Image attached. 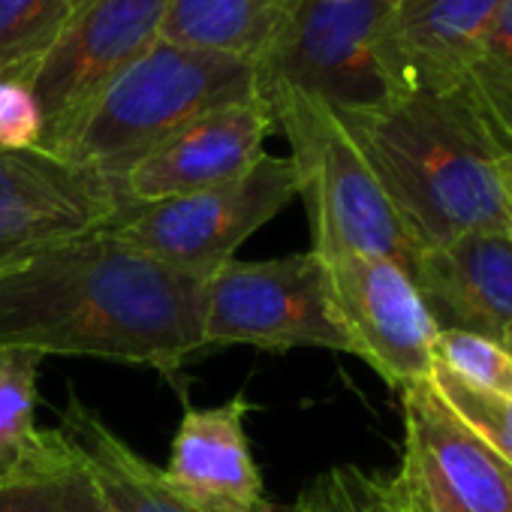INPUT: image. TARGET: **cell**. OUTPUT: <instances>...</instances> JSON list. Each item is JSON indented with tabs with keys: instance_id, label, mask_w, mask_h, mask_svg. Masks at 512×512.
Instances as JSON below:
<instances>
[{
	"instance_id": "obj_24",
	"label": "cell",
	"mask_w": 512,
	"mask_h": 512,
	"mask_svg": "<svg viewBox=\"0 0 512 512\" xmlns=\"http://www.w3.org/2000/svg\"><path fill=\"white\" fill-rule=\"evenodd\" d=\"M76 455V452H73ZM7 497V494H4ZM16 500H22L28 509L34 512H109L103 497L97 494L94 482L88 479V473L82 470L79 458L76 464L58 476L55 482L37 488V491H22V494H10Z\"/></svg>"
},
{
	"instance_id": "obj_19",
	"label": "cell",
	"mask_w": 512,
	"mask_h": 512,
	"mask_svg": "<svg viewBox=\"0 0 512 512\" xmlns=\"http://www.w3.org/2000/svg\"><path fill=\"white\" fill-rule=\"evenodd\" d=\"M82 0H0V76L22 79L58 40Z\"/></svg>"
},
{
	"instance_id": "obj_3",
	"label": "cell",
	"mask_w": 512,
	"mask_h": 512,
	"mask_svg": "<svg viewBox=\"0 0 512 512\" xmlns=\"http://www.w3.org/2000/svg\"><path fill=\"white\" fill-rule=\"evenodd\" d=\"M253 97H260L253 61L157 40L40 151L115 181L184 124Z\"/></svg>"
},
{
	"instance_id": "obj_15",
	"label": "cell",
	"mask_w": 512,
	"mask_h": 512,
	"mask_svg": "<svg viewBox=\"0 0 512 512\" xmlns=\"http://www.w3.org/2000/svg\"><path fill=\"white\" fill-rule=\"evenodd\" d=\"M410 278L437 332L512 338V232H467L416 253Z\"/></svg>"
},
{
	"instance_id": "obj_1",
	"label": "cell",
	"mask_w": 512,
	"mask_h": 512,
	"mask_svg": "<svg viewBox=\"0 0 512 512\" xmlns=\"http://www.w3.org/2000/svg\"><path fill=\"white\" fill-rule=\"evenodd\" d=\"M199 308L202 281L97 229L0 275V350L91 356L175 377L202 350Z\"/></svg>"
},
{
	"instance_id": "obj_14",
	"label": "cell",
	"mask_w": 512,
	"mask_h": 512,
	"mask_svg": "<svg viewBox=\"0 0 512 512\" xmlns=\"http://www.w3.org/2000/svg\"><path fill=\"white\" fill-rule=\"evenodd\" d=\"M250 398L232 395L217 407H187L169 446L166 485L193 512H278L250 452Z\"/></svg>"
},
{
	"instance_id": "obj_5",
	"label": "cell",
	"mask_w": 512,
	"mask_h": 512,
	"mask_svg": "<svg viewBox=\"0 0 512 512\" xmlns=\"http://www.w3.org/2000/svg\"><path fill=\"white\" fill-rule=\"evenodd\" d=\"M299 196L290 157L263 154L244 175L163 202L121 208L103 229L148 260L205 281Z\"/></svg>"
},
{
	"instance_id": "obj_25",
	"label": "cell",
	"mask_w": 512,
	"mask_h": 512,
	"mask_svg": "<svg viewBox=\"0 0 512 512\" xmlns=\"http://www.w3.org/2000/svg\"><path fill=\"white\" fill-rule=\"evenodd\" d=\"M353 512H404L386 491L383 476L365 473L359 467H332Z\"/></svg>"
},
{
	"instance_id": "obj_21",
	"label": "cell",
	"mask_w": 512,
	"mask_h": 512,
	"mask_svg": "<svg viewBox=\"0 0 512 512\" xmlns=\"http://www.w3.org/2000/svg\"><path fill=\"white\" fill-rule=\"evenodd\" d=\"M437 395L446 401V407L479 437L485 440L503 461L512 464V398L476 389L455 374H449L440 365H431L428 374Z\"/></svg>"
},
{
	"instance_id": "obj_26",
	"label": "cell",
	"mask_w": 512,
	"mask_h": 512,
	"mask_svg": "<svg viewBox=\"0 0 512 512\" xmlns=\"http://www.w3.org/2000/svg\"><path fill=\"white\" fill-rule=\"evenodd\" d=\"M290 512H353V509H350V500H347L335 470H329L299 494V500L293 503Z\"/></svg>"
},
{
	"instance_id": "obj_27",
	"label": "cell",
	"mask_w": 512,
	"mask_h": 512,
	"mask_svg": "<svg viewBox=\"0 0 512 512\" xmlns=\"http://www.w3.org/2000/svg\"><path fill=\"white\" fill-rule=\"evenodd\" d=\"M503 181H506V199H509V214H512V148L506 151V160H503Z\"/></svg>"
},
{
	"instance_id": "obj_13",
	"label": "cell",
	"mask_w": 512,
	"mask_h": 512,
	"mask_svg": "<svg viewBox=\"0 0 512 512\" xmlns=\"http://www.w3.org/2000/svg\"><path fill=\"white\" fill-rule=\"evenodd\" d=\"M500 0H392L380 58L398 94L467 91Z\"/></svg>"
},
{
	"instance_id": "obj_12",
	"label": "cell",
	"mask_w": 512,
	"mask_h": 512,
	"mask_svg": "<svg viewBox=\"0 0 512 512\" xmlns=\"http://www.w3.org/2000/svg\"><path fill=\"white\" fill-rule=\"evenodd\" d=\"M272 130L275 118L263 97L205 112L130 163L115 178L118 196L133 208L226 184L256 166Z\"/></svg>"
},
{
	"instance_id": "obj_23",
	"label": "cell",
	"mask_w": 512,
	"mask_h": 512,
	"mask_svg": "<svg viewBox=\"0 0 512 512\" xmlns=\"http://www.w3.org/2000/svg\"><path fill=\"white\" fill-rule=\"evenodd\" d=\"M43 109L25 79L0 76V151H31L43 145Z\"/></svg>"
},
{
	"instance_id": "obj_10",
	"label": "cell",
	"mask_w": 512,
	"mask_h": 512,
	"mask_svg": "<svg viewBox=\"0 0 512 512\" xmlns=\"http://www.w3.org/2000/svg\"><path fill=\"white\" fill-rule=\"evenodd\" d=\"M323 266L350 353L368 362L392 389L425 380L437 326L410 272L386 256L365 253L332 256Z\"/></svg>"
},
{
	"instance_id": "obj_9",
	"label": "cell",
	"mask_w": 512,
	"mask_h": 512,
	"mask_svg": "<svg viewBox=\"0 0 512 512\" xmlns=\"http://www.w3.org/2000/svg\"><path fill=\"white\" fill-rule=\"evenodd\" d=\"M169 0H82L49 52L22 76L34 91L52 145L85 106L163 31Z\"/></svg>"
},
{
	"instance_id": "obj_16",
	"label": "cell",
	"mask_w": 512,
	"mask_h": 512,
	"mask_svg": "<svg viewBox=\"0 0 512 512\" xmlns=\"http://www.w3.org/2000/svg\"><path fill=\"white\" fill-rule=\"evenodd\" d=\"M40 365V353L0 350V497L37 491L76 464L67 437L37 425Z\"/></svg>"
},
{
	"instance_id": "obj_8",
	"label": "cell",
	"mask_w": 512,
	"mask_h": 512,
	"mask_svg": "<svg viewBox=\"0 0 512 512\" xmlns=\"http://www.w3.org/2000/svg\"><path fill=\"white\" fill-rule=\"evenodd\" d=\"M404 449L389 497L404 512H512V464L479 440L437 395L431 380L398 389Z\"/></svg>"
},
{
	"instance_id": "obj_6",
	"label": "cell",
	"mask_w": 512,
	"mask_h": 512,
	"mask_svg": "<svg viewBox=\"0 0 512 512\" xmlns=\"http://www.w3.org/2000/svg\"><path fill=\"white\" fill-rule=\"evenodd\" d=\"M392 0H287L253 58L256 85H284L335 112L368 109L392 97L380 58V31Z\"/></svg>"
},
{
	"instance_id": "obj_22",
	"label": "cell",
	"mask_w": 512,
	"mask_h": 512,
	"mask_svg": "<svg viewBox=\"0 0 512 512\" xmlns=\"http://www.w3.org/2000/svg\"><path fill=\"white\" fill-rule=\"evenodd\" d=\"M470 94L512 139V0H500L494 13L473 70Z\"/></svg>"
},
{
	"instance_id": "obj_20",
	"label": "cell",
	"mask_w": 512,
	"mask_h": 512,
	"mask_svg": "<svg viewBox=\"0 0 512 512\" xmlns=\"http://www.w3.org/2000/svg\"><path fill=\"white\" fill-rule=\"evenodd\" d=\"M431 365L446 368L458 380L512 398V350L494 338L473 332H437L431 347Z\"/></svg>"
},
{
	"instance_id": "obj_28",
	"label": "cell",
	"mask_w": 512,
	"mask_h": 512,
	"mask_svg": "<svg viewBox=\"0 0 512 512\" xmlns=\"http://www.w3.org/2000/svg\"><path fill=\"white\" fill-rule=\"evenodd\" d=\"M0 512H34V509H28L22 500H16V497H0Z\"/></svg>"
},
{
	"instance_id": "obj_29",
	"label": "cell",
	"mask_w": 512,
	"mask_h": 512,
	"mask_svg": "<svg viewBox=\"0 0 512 512\" xmlns=\"http://www.w3.org/2000/svg\"><path fill=\"white\" fill-rule=\"evenodd\" d=\"M503 347H509V350H512V338H509V341H506V344H503Z\"/></svg>"
},
{
	"instance_id": "obj_17",
	"label": "cell",
	"mask_w": 512,
	"mask_h": 512,
	"mask_svg": "<svg viewBox=\"0 0 512 512\" xmlns=\"http://www.w3.org/2000/svg\"><path fill=\"white\" fill-rule=\"evenodd\" d=\"M58 431L73 446L109 512H193L166 485L163 470L142 458L76 392L67 395L58 413Z\"/></svg>"
},
{
	"instance_id": "obj_18",
	"label": "cell",
	"mask_w": 512,
	"mask_h": 512,
	"mask_svg": "<svg viewBox=\"0 0 512 512\" xmlns=\"http://www.w3.org/2000/svg\"><path fill=\"white\" fill-rule=\"evenodd\" d=\"M287 0H169L160 40L253 61Z\"/></svg>"
},
{
	"instance_id": "obj_4",
	"label": "cell",
	"mask_w": 512,
	"mask_h": 512,
	"mask_svg": "<svg viewBox=\"0 0 512 512\" xmlns=\"http://www.w3.org/2000/svg\"><path fill=\"white\" fill-rule=\"evenodd\" d=\"M260 97L287 136L299 196L311 217V250L320 260L344 253L386 256L410 272L419 250L335 109L284 85H263Z\"/></svg>"
},
{
	"instance_id": "obj_2",
	"label": "cell",
	"mask_w": 512,
	"mask_h": 512,
	"mask_svg": "<svg viewBox=\"0 0 512 512\" xmlns=\"http://www.w3.org/2000/svg\"><path fill=\"white\" fill-rule=\"evenodd\" d=\"M335 115L365 154L416 250L467 232H512L503 181L512 139L473 94H398Z\"/></svg>"
},
{
	"instance_id": "obj_11",
	"label": "cell",
	"mask_w": 512,
	"mask_h": 512,
	"mask_svg": "<svg viewBox=\"0 0 512 512\" xmlns=\"http://www.w3.org/2000/svg\"><path fill=\"white\" fill-rule=\"evenodd\" d=\"M124 208L115 181L61 157L0 151V275L31 253L103 229Z\"/></svg>"
},
{
	"instance_id": "obj_7",
	"label": "cell",
	"mask_w": 512,
	"mask_h": 512,
	"mask_svg": "<svg viewBox=\"0 0 512 512\" xmlns=\"http://www.w3.org/2000/svg\"><path fill=\"white\" fill-rule=\"evenodd\" d=\"M202 350H341L347 338L335 320L326 266L314 250L281 260H229L202 281Z\"/></svg>"
}]
</instances>
